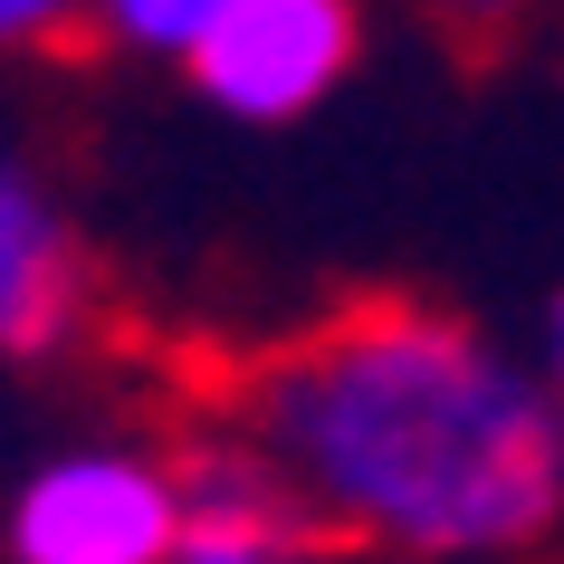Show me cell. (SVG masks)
I'll list each match as a JSON object with an SVG mask.
<instances>
[{
	"mask_svg": "<svg viewBox=\"0 0 564 564\" xmlns=\"http://www.w3.org/2000/svg\"><path fill=\"white\" fill-rule=\"evenodd\" d=\"M335 545L392 564H517L564 527V412L527 355L431 297H345L202 373Z\"/></svg>",
	"mask_w": 564,
	"mask_h": 564,
	"instance_id": "6da1fadb",
	"label": "cell"
},
{
	"mask_svg": "<svg viewBox=\"0 0 564 564\" xmlns=\"http://www.w3.org/2000/svg\"><path fill=\"white\" fill-rule=\"evenodd\" d=\"M182 449L144 431H87L0 488V564H173Z\"/></svg>",
	"mask_w": 564,
	"mask_h": 564,
	"instance_id": "7a4b0ae2",
	"label": "cell"
},
{
	"mask_svg": "<svg viewBox=\"0 0 564 564\" xmlns=\"http://www.w3.org/2000/svg\"><path fill=\"white\" fill-rule=\"evenodd\" d=\"M364 58V0H220L182 77L230 124H297L316 116Z\"/></svg>",
	"mask_w": 564,
	"mask_h": 564,
	"instance_id": "3957f363",
	"label": "cell"
},
{
	"mask_svg": "<svg viewBox=\"0 0 564 564\" xmlns=\"http://www.w3.org/2000/svg\"><path fill=\"white\" fill-rule=\"evenodd\" d=\"M173 449H182V535H173V564H326L335 555L326 517L268 469L230 421L192 412L173 431Z\"/></svg>",
	"mask_w": 564,
	"mask_h": 564,
	"instance_id": "277c9868",
	"label": "cell"
},
{
	"mask_svg": "<svg viewBox=\"0 0 564 564\" xmlns=\"http://www.w3.org/2000/svg\"><path fill=\"white\" fill-rule=\"evenodd\" d=\"M96 335V259L58 182L0 134V355L58 364Z\"/></svg>",
	"mask_w": 564,
	"mask_h": 564,
	"instance_id": "5b68a950",
	"label": "cell"
},
{
	"mask_svg": "<svg viewBox=\"0 0 564 564\" xmlns=\"http://www.w3.org/2000/svg\"><path fill=\"white\" fill-rule=\"evenodd\" d=\"M210 20H220V0H87V39L96 48L153 58V67H182L202 48Z\"/></svg>",
	"mask_w": 564,
	"mask_h": 564,
	"instance_id": "8992f818",
	"label": "cell"
},
{
	"mask_svg": "<svg viewBox=\"0 0 564 564\" xmlns=\"http://www.w3.org/2000/svg\"><path fill=\"white\" fill-rule=\"evenodd\" d=\"M87 48V0H0V58H58Z\"/></svg>",
	"mask_w": 564,
	"mask_h": 564,
	"instance_id": "52a82bcc",
	"label": "cell"
},
{
	"mask_svg": "<svg viewBox=\"0 0 564 564\" xmlns=\"http://www.w3.org/2000/svg\"><path fill=\"white\" fill-rule=\"evenodd\" d=\"M431 20H441L469 58H488V48H507V39L535 20V0H431Z\"/></svg>",
	"mask_w": 564,
	"mask_h": 564,
	"instance_id": "ba28073f",
	"label": "cell"
},
{
	"mask_svg": "<svg viewBox=\"0 0 564 564\" xmlns=\"http://www.w3.org/2000/svg\"><path fill=\"white\" fill-rule=\"evenodd\" d=\"M535 373H545V392H555V412H564V288H555V306H545V345H535Z\"/></svg>",
	"mask_w": 564,
	"mask_h": 564,
	"instance_id": "9c48e42d",
	"label": "cell"
}]
</instances>
